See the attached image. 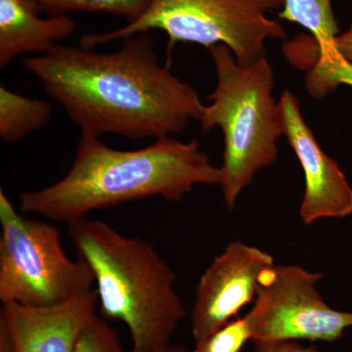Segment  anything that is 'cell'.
<instances>
[{
	"label": "cell",
	"mask_w": 352,
	"mask_h": 352,
	"mask_svg": "<svg viewBox=\"0 0 352 352\" xmlns=\"http://www.w3.org/2000/svg\"><path fill=\"white\" fill-rule=\"evenodd\" d=\"M112 52L59 44L23 66L38 78L82 131L156 139L180 134L199 120L205 104L188 82L162 66L150 32L122 39Z\"/></svg>",
	"instance_id": "6da1fadb"
},
{
	"label": "cell",
	"mask_w": 352,
	"mask_h": 352,
	"mask_svg": "<svg viewBox=\"0 0 352 352\" xmlns=\"http://www.w3.org/2000/svg\"><path fill=\"white\" fill-rule=\"evenodd\" d=\"M221 173L196 140L156 139L138 150H118L82 136L75 159L59 182L19 195L23 214L69 224L89 212L150 197L182 201L196 185L220 184Z\"/></svg>",
	"instance_id": "7a4b0ae2"
},
{
	"label": "cell",
	"mask_w": 352,
	"mask_h": 352,
	"mask_svg": "<svg viewBox=\"0 0 352 352\" xmlns=\"http://www.w3.org/2000/svg\"><path fill=\"white\" fill-rule=\"evenodd\" d=\"M78 258L96 282L103 318L126 324L131 352H166L187 312L175 289V274L154 245L129 238L102 220L67 224Z\"/></svg>",
	"instance_id": "3957f363"
},
{
	"label": "cell",
	"mask_w": 352,
	"mask_h": 352,
	"mask_svg": "<svg viewBox=\"0 0 352 352\" xmlns=\"http://www.w3.org/2000/svg\"><path fill=\"white\" fill-rule=\"evenodd\" d=\"M217 76V87L200 119L201 132L219 127L223 133V163L220 166L222 194L227 207L254 175L276 161L278 141L284 135L279 101L273 95L274 75L264 56L250 65L238 63L224 44L208 48Z\"/></svg>",
	"instance_id": "277c9868"
},
{
	"label": "cell",
	"mask_w": 352,
	"mask_h": 352,
	"mask_svg": "<svg viewBox=\"0 0 352 352\" xmlns=\"http://www.w3.org/2000/svg\"><path fill=\"white\" fill-rule=\"evenodd\" d=\"M284 1L152 0L138 19L113 31L85 34L80 46L94 50L126 36L160 30L168 36V59L177 43H196L207 50L224 44L238 63L250 65L265 56L266 41L288 38L281 22L268 17V13L281 10Z\"/></svg>",
	"instance_id": "5b68a950"
},
{
	"label": "cell",
	"mask_w": 352,
	"mask_h": 352,
	"mask_svg": "<svg viewBox=\"0 0 352 352\" xmlns=\"http://www.w3.org/2000/svg\"><path fill=\"white\" fill-rule=\"evenodd\" d=\"M0 223L2 305L54 307L92 289L91 270L67 256L56 227L19 214L2 188Z\"/></svg>",
	"instance_id": "8992f818"
},
{
	"label": "cell",
	"mask_w": 352,
	"mask_h": 352,
	"mask_svg": "<svg viewBox=\"0 0 352 352\" xmlns=\"http://www.w3.org/2000/svg\"><path fill=\"white\" fill-rule=\"evenodd\" d=\"M323 278L300 266L273 265L259 281L256 303L245 317L252 342H337L352 327V312L329 307L317 291Z\"/></svg>",
	"instance_id": "52a82bcc"
},
{
	"label": "cell",
	"mask_w": 352,
	"mask_h": 352,
	"mask_svg": "<svg viewBox=\"0 0 352 352\" xmlns=\"http://www.w3.org/2000/svg\"><path fill=\"white\" fill-rule=\"evenodd\" d=\"M274 265L267 252L241 241L230 243L214 259L197 285L191 314L195 344L232 320L258 293L261 278Z\"/></svg>",
	"instance_id": "ba28073f"
},
{
	"label": "cell",
	"mask_w": 352,
	"mask_h": 352,
	"mask_svg": "<svg viewBox=\"0 0 352 352\" xmlns=\"http://www.w3.org/2000/svg\"><path fill=\"white\" fill-rule=\"evenodd\" d=\"M284 135L300 161L305 178L300 214L307 226L322 219L352 214V189L346 175L317 142L300 112L298 99L285 90L279 100Z\"/></svg>",
	"instance_id": "9c48e42d"
},
{
	"label": "cell",
	"mask_w": 352,
	"mask_h": 352,
	"mask_svg": "<svg viewBox=\"0 0 352 352\" xmlns=\"http://www.w3.org/2000/svg\"><path fill=\"white\" fill-rule=\"evenodd\" d=\"M96 305L94 289L54 307L3 303L0 324L8 333L14 352H75L80 333L96 314Z\"/></svg>",
	"instance_id": "30bf717a"
},
{
	"label": "cell",
	"mask_w": 352,
	"mask_h": 352,
	"mask_svg": "<svg viewBox=\"0 0 352 352\" xmlns=\"http://www.w3.org/2000/svg\"><path fill=\"white\" fill-rule=\"evenodd\" d=\"M280 19L302 25L310 32L302 36V50L310 52L302 55L307 76L314 82L339 85L351 76L352 67L340 56L336 47L339 27L333 15L331 0H285L278 13Z\"/></svg>",
	"instance_id": "8fae6325"
},
{
	"label": "cell",
	"mask_w": 352,
	"mask_h": 352,
	"mask_svg": "<svg viewBox=\"0 0 352 352\" xmlns=\"http://www.w3.org/2000/svg\"><path fill=\"white\" fill-rule=\"evenodd\" d=\"M41 14L32 0H0V68L22 54H45L75 34L69 16Z\"/></svg>",
	"instance_id": "7c38bea8"
},
{
	"label": "cell",
	"mask_w": 352,
	"mask_h": 352,
	"mask_svg": "<svg viewBox=\"0 0 352 352\" xmlns=\"http://www.w3.org/2000/svg\"><path fill=\"white\" fill-rule=\"evenodd\" d=\"M52 119V107L43 99H32L0 87V136L15 143L41 131Z\"/></svg>",
	"instance_id": "4fadbf2b"
},
{
	"label": "cell",
	"mask_w": 352,
	"mask_h": 352,
	"mask_svg": "<svg viewBox=\"0 0 352 352\" xmlns=\"http://www.w3.org/2000/svg\"><path fill=\"white\" fill-rule=\"evenodd\" d=\"M44 15L68 16L72 12L107 13L124 18L126 23L138 19L152 0H32Z\"/></svg>",
	"instance_id": "5bb4252c"
},
{
	"label": "cell",
	"mask_w": 352,
	"mask_h": 352,
	"mask_svg": "<svg viewBox=\"0 0 352 352\" xmlns=\"http://www.w3.org/2000/svg\"><path fill=\"white\" fill-rule=\"evenodd\" d=\"M252 338L247 319L241 317L229 321L207 339L196 344L195 349L189 352H242Z\"/></svg>",
	"instance_id": "9a60e30c"
},
{
	"label": "cell",
	"mask_w": 352,
	"mask_h": 352,
	"mask_svg": "<svg viewBox=\"0 0 352 352\" xmlns=\"http://www.w3.org/2000/svg\"><path fill=\"white\" fill-rule=\"evenodd\" d=\"M75 352H129L105 318L95 314L78 337ZM131 352V351H129Z\"/></svg>",
	"instance_id": "2e32d148"
},
{
	"label": "cell",
	"mask_w": 352,
	"mask_h": 352,
	"mask_svg": "<svg viewBox=\"0 0 352 352\" xmlns=\"http://www.w3.org/2000/svg\"><path fill=\"white\" fill-rule=\"evenodd\" d=\"M254 352H320L314 344L305 346L300 342H256Z\"/></svg>",
	"instance_id": "e0dca14e"
},
{
	"label": "cell",
	"mask_w": 352,
	"mask_h": 352,
	"mask_svg": "<svg viewBox=\"0 0 352 352\" xmlns=\"http://www.w3.org/2000/svg\"><path fill=\"white\" fill-rule=\"evenodd\" d=\"M336 47L342 59L352 66V22L349 29L336 38Z\"/></svg>",
	"instance_id": "ac0fdd59"
},
{
	"label": "cell",
	"mask_w": 352,
	"mask_h": 352,
	"mask_svg": "<svg viewBox=\"0 0 352 352\" xmlns=\"http://www.w3.org/2000/svg\"><path fill=\"white\" fill-rule=\"evenodd\" d=\"M0 352H14L10 338L2 324H0Z\"/></svg>",
	"instance_id": "d6986e66"
},
{
	"label": "cell",
	"mask_w": 352,
	"mask_h": 352,
	"mask_svg": "<svg viewBox=\"0 0 352 352\" xmlns=\"http://www.w3.org/2000/svg\"><path fill=\"white\" fill-rule=\"evenodd\" d=\"M166 352H189L186 349L180 346H170Z\"/></svg>",
	"instance_id": "ffe728a7"
}]
</instances>
